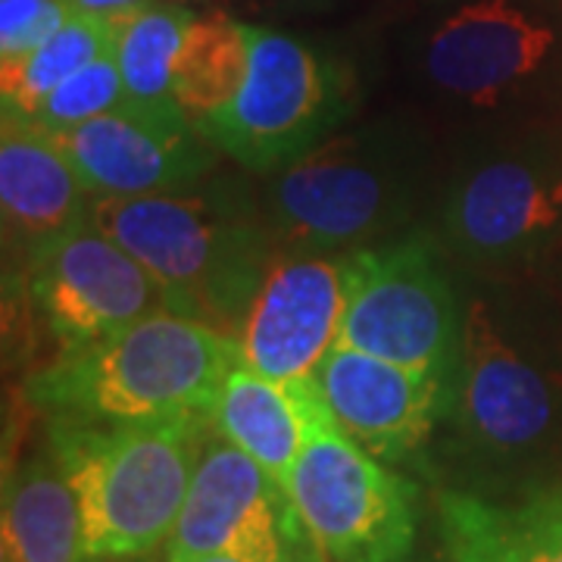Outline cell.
Instances as JSON below:
<instances>
[{
	"instance_id": "1",
	"label": "cell",
	"mask_w": 562,
	"mask_h": 562,
	"mask_svg": "<svg viewBox=\"0 0 562 562\" xmlns=\"http://www.w3.org/2000/svg\"><path fill=\"white\" fill-rule=\"evenodd\" d=\"M238 362V338L162 306L101 341L63 350L29 382V397L72 419H210Z\"/></svg>"
},
{
	"instance_id": "2",
	"label": "cell",
	"mask_w": 562,
	"mask_h": 562,
	"mask_svg": "<svg viewBox=\"0 0 562 562\" xmlns=\"http://www.w3.org/2000/svg\"><path fill=\"white\" fill-rule=\"evenodd\" d=\"M213 422L54 416L50 453L76 494L85 557H150L169 541Z\"/></svg>"
},
{
	"instance_id": "3",
	"label": "cell",
	"mask_w": 562,
	"mask_h": 562,
	"mask_svg": "<svg viewBox=\"0 0 562 562\" xmlns=\"http://www.w3.org/2000/svg\"><path fill=\"white\" fill-rule=\"evenodd\" d=\"M91 222L157 281L166 310L241 325L262 281V241L216 203L176 191L94 198Z\"/></svg>"
},
{
	"instance_id": "4",
	"label": "cell",
	"mask_w": 562,
	"mask_h": 562,
	"mask_svg": "<svg viewBox=\"0 0 562 562\" xmlns=\"http://www.w3.org/2000/svg\"><path fill=\"white\" fill-rule=\"evenodd\" d=\"M288 503L328 562H403L416 543V484L362 450L335 419L303 443Z\"/></svg>"
},
{
	"instance_id": "5",
	"label": "cell",
	"mask_w": 562,
	"mask_h": 562,
	"mask_svg": "<svg viewBox=\"0 0 562 562\" xmlns=\"http://www.w3.org/2000/svg\"><path fill=\"white\" fill-rule=\"evenodd\" d=\"M247 79L198 128L247 169L276 172L331 138L347 106L335 69L303 41L262 25H247Z\"/></svg>"
},
{
	"instance_id": "6",
	"label": "cell",
	"mask_w": 562,
	"mask_h": 562,
	"mask_svg": "<svg viewBox=\"0 0 562 562\" xmlns=\"http://www.w3.org/2000/svg\"><path fill=\"white\" fill-rule=\"evenodd\" d=\"M347 347L428 369L450 382L460 353L462 316L441 262L425 241L369 247L347 257Z\"/></svg>"
},
{
	"instance_id": "7",
	"label": "cell",
	"mask_w": 562,
	"mask_h": 562,
	"mask_svg": "<svg viewBox=\"0 0 562 562\" xmlns=\"http://www.w3.org/2000/svg\"><path fill=\"white\" fill-rule=\"evenodd\" d=\"M443 416L453 419L462 453L484 469L535 457L557 422V397L547 379L503 338L491 310L479 301L462 316Z\"/></svg>"
},
{
	"instance_id": "8",
	"label": "cell",
	"mask_w": 562,
	"mask_h": 562,
	"mask_svg": "<svg viewBox=\"0 0 562 562\" xmlns=\"http://www.w3.org/2000/svg\"><path fill=\"white\" fill-rule=\"evenodd\" d=\"M32 297L63 350L101 341L166 306L150 272L91 216L35 247Z\"/></svg>"
},
{
	"instance_id": "9",
	"label": "cell",
	"mask_w": 562,
	"mask_h": 562,
	"mask_svg": "<svg viewBox=\"0 0 562 562\" xmlns=\"http://www.w3.org/2000/svg\"><path fill=\"white\" fill-rule=\"evenodd\" d=\"M301 531L279 484L241 447L210 428L162 553L166 562H191L206 553L288 562V538Z\"/></svg>"
},
{
	"instance_id": "10",
	"label": "cell",
	"mask_w": 562,
	"mask_h": 562,
	"mask_svg": "<svg viewBox=\"0 0 562 562\" xmlns=\"http://www.w3.org/2000/svg\"><path fill=\"white\" fill-rule=\"evenodd\" d=\"M191 122L176 101H122L94 120L54 135L94 198L176 191L210 166ZM50 135V132H47Z\"/></svg>"
},
{
	"instance_id": "11",
	"label": "cell",
	"mask_w": 562,
	"mask_h": 562,
	"mask_svg": "<svg viewBox=\"0 0 562 562\" xmlns=\"http://www.w3.org/2000/svg\"><path fill=\"white\" fill-rule=\"evenodd\" d=\"M347 281V260L272 262L235 335L244 366L276 382L313 379L341 338Z\"/></svg>"
},
{
	"instance_id": "12",
	"label": "cell",
	"mask_w": 562,
	"mask_h": 562,
	"mask_svg": "<svg viewBox=\"0 0 562 562\" xmlns=\"http://www.w3.org/2000/svg\"><path fill=\"white\" fill-rule=\"evenodd\" d=\"M313 382L344 435L384 462L419 457L450 394V382L428 369L382 360L341 341L328 350Z\"/></svg>"
},
{
	"instance_id": "13",
	"label": "cell",
	"mask_w": 562,
	"mask_h": 562,
	"mask_svg": "<svg viewBox=\"0 0 562 562\" xmlns=\"http://www.w3.org/2000/svg\"><path fill=\"white\" fill-rule=\"evenodd\" d=\"M394 220V188L360 140L328 138L276 181L281 238L306 250H338Z\"/></svg>"
},
{
	"instance_id": "14",
	"label": "cell",
	"mask_w": 562,
	"mask_h": 562,
	"mask_svg": "<svg viewBox=\"0 0 562 562\" xmlns=\"http://www.w3.org/2000/svg\"><path fill=\"white\" fill-rule=\"evenodd\" d=\"M553 29L513 0H479L457 10L428 41V76L469 103H494L550 54Z\"/></svg>"
},
{
	"instance_id": "15",
	"label": "cell",
	"mask_w": 562,
	"mask_h": 562,
	"mask_svg": "<svg viewBox=\"0 0 562 562\" xmlns=\"http://www.w3.org/2000/svg\"><path fill=\"white\" fill-rule=\"evenodd\" d=\"M562 222V179L516 160L475 169L447 201V235L475 260H513Z\"/></svg>"
},
{
	"instance_id": "16",
	"label": "cell",
	"mask_w": 562,
	"mask_h": 562,
	"mask_svg": "<svg viewBox=\"0 0 562 562\" xmlns=\"http://www.w3.org/2000/svg\"><path fill=\"white\" fill-rule=\"evenodd\" d=\"M328 419L335 416L313 379L276 382L244 362L225 375L210 416L222 438L241 447L281 491L288 487L306 438Z\"/></svg>"
},
{
	"instance_id": "17",
	"label": "cell",
	"mask_w": 562,
	"mask_h": 562,
	"mask_svg": "<svg viewBox=\"0 0 562 562\" xmlns=\"http://www.w3.org/2000/svg\"><path fill=\"white\" fill-rule=\"evenodd\" d=\"M438 525L447 562H562V487H538L519 501L443 487Z\"/></svg>"
},
{
	"instance_id": "18",
	"label": "cell",
	"mask_w": 562,
	"mask_h": 562,
	"mask_svg": "<svg viewBox=\"0 0 562 562\" xmlns=\"http://www.w3.org/2000/svg\"><path fill=\"white\" fill-rule=\"evenodd\" d=\"M0 206L7 228L32 247L88 220V188L54 135L35 122L3 116Z\"/></svg>"
},
{
	"instance_id": "19",
	"label": "cell",
	"mask_w": 562,
	"mask_h": 562,
	"mask_svg": "<svg viewBox=\"0 0 562 562\" xmlns=\"http://www.w3.org/2000/svg\"><path fill=\"white\" fill-rule=\"evenodd\" d=\"M76 494L50 457H35L3 487L0 562H81Z\"/></svg>"
},
{
	"instance_id": "20",
	"label": "cell",
	"mask_w": 562,
	"mask_h": 562,
	"mask_svg": "<svg viewBox=\"0 0 562 562\" xmlns=\"http://www.w3.org/2000/svg\"><path fill=\"white\" fill-rule=\"evenodd\" d=\"M194 20L198 13L176 0H138L106 13L128 101H172V66Z\"/></svg>"
},
{
	"instance_id": "21",
	"label": "cell",
	"mask_w": 562,
	"mask_h": 562,
	"mask_svg": "<svg viewBox=\"0 0 562 562\" xmlns=\"http://www.w3.org/2000/svg\"><path fill=\"white\" fill-rule=\"evenodd\" d=\"M250 69L247 25L225 13L198 16L188 29L176 66L172 101L191 122L201 125L238 94Z\"/></svg>"
},
{
	"instance_id": "22",
	"label": "cell",
	"mask_w": 562,
	"mask_h": 562,
	"mask_svg": "<svg viewBox=\"0 0 562 562\" xmlns=\"http://www.w3.org/2000/svg\"><path fill=\"white\" fill-rule=\"evenodd\" d=\"M110 47V22L103 13L76 10L50 38L22 60L0 63L3 116L32 120L41 101L81 66L101 57Z\"/></svg>"
},
{
	"instance_id": "23",
	"label": "cell",
	"mask_w": 562,
	"mask_h": 562,
	"mask_svg": "<svg viewBox=\"0 0 562 562\" xmlns=\"http://www.w3.org/2000/svg\"><path fill=\"white\" fill-rule=\"evenodd\" d=\"M125 98V85H122L120 63L113 57V47H106L101 57L81 66L79 72H72L69 79L60 81L44 101H41L38 113L29 122H35L38 128L60 135L69 132L81 122L94 120L106 110L120 106Z\"/></svg>"
},
{
	"instance_id": "24",
	"label": "cell",
	"mask_w": 562,
	"mask_h": 562,
	"mask_svg": "<svg viewBox=\"0 0 562 562\" xmlns=\"http://www.w3.org/2000/svg\"><path fill=\"white\" fill-rule=\"evenodd\" d=\"M72 13L69 0H0V63L29 57Z\"/></svg>"
},
{
	"instance_id": "25",
	"label": "cell",
	"mask_w": 562,
	"mask_h": 562,
	"mask_svg": "<svg viewBox=\"0 0 562 562\" xmlns=\"http://www.w3.org/2000/svg\"><path fill=\"white\" fill-rule=\"evenodd\" d=\"M72 3V10H81V13H116L122 7H128V3H138V0H69Z\"/></svg>"
},
{
	"instance_id": "26",
	"label": "cell",
	"mask_w": 562,
	"mask_h": 562,
	"mask_svg": "<svg viewBox=\"0 0 562 562\" xmlns=\"http://www.w3.org/2000/svg\"><path fill=\"white\" fill-rule=\"evenodd\" d=\"M291 560V557H288ZM191 562H262L254 560V557H247V553H206V557H198V560Z\"/></svg>"
},
{
	"instance_id": "27",
	"label": "cell",
	"mask_w": 562,
	"mask_h": 562,
	"mask_svg": "<svg viewBox=\"0 0 562 562\" xmlns=\"http://www.w3.org/2000/svg\"><path fill=\"white\" fill-rule=\"evenodd\" d=\"M81 562H157L150 557H85Z\"/></svg>"
},
{
	"instance_id": "28",
	"label": "cell",
	"mask_w": 562,
	"mask_h": 562,
	"mask_svg": "<svg viewBox=\"0 0 562 562\" xmlns=\"http://www.w3.org/2000/svg\"><path fill=\"white\" fill-rule=\"evenodd\" d=\"M288 562H310V560H301V557H294V553H291V560Z\"/></svg>"
}]
</instances>
